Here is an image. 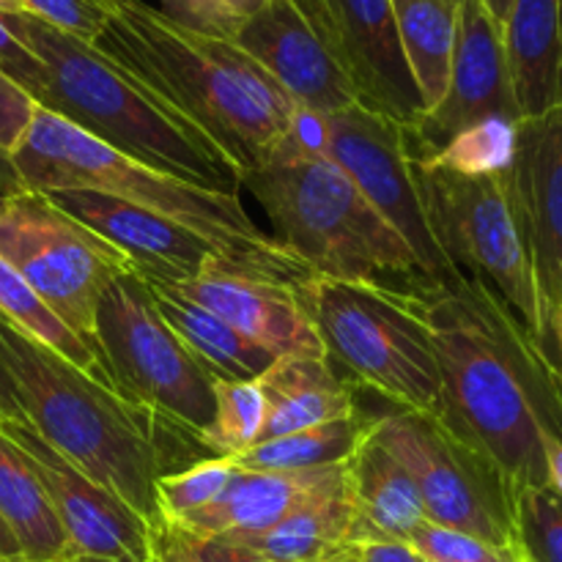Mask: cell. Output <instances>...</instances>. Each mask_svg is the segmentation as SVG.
Segmentation results:
<instances>
[{
    "label": "cell",
    "mask_w": 562,
    "mask_h": 562,
    "mask_svg": "<svg viewBox=\"0 0 562 562\" xmlns=\"http://www.w3.org/2000/svg\"><path fill=\"white\" fill-rule=\"evenodd\" d=\"M481 3H483V9L494 16V22L503 27L505 20H508V11H510V3H514V0H481Z\"/></svg>",
    "instance_id": "7dc6e473"
},
{
    "label": "cell",
    "mask_w": 562,
    "mask_h": 562,
    "mask_svg": "<svg viewBox=\"0 0 562 562\" xmlns=\"http://www.w3.org/2000/svg\"><path fill=\"white\" fill-rule=\"evenodd\" d=\"M173 285L198 305L217 313L223 322L239 329L245 338L267 349L269 355L327 357L322 335L313 318L307 316L294 285L236 272L223 261H214L198 278Z\"/></svg>",
    "instance_id": "d6986e66"
},
{
    "label": "cell",
    "mask_w": 562,
    "mask_h": 562,
    "mask_svg": "<svg viewBox=\"0 0 562 562\" xmlns=\"http://www.w3.org/2000/svg\"><path fill=\"white\" fill-rule=\"evenodd\" d=\"M159 11L176 25L203 36L231 38L239 33L241 20L223 3V0H157Z\"/></svg>",
    "instance_id": "d590c367"
},
{
    "label": "cell",
    "mask_w": 562,
    "mask_h": 562,
    "mask_svg": "<svg viewBox=\"0 0 562 562\" xmlns=\"http://www.w3.org/2000/svg\"><path fill=\"white\" fill-rule=\"evenodd\" d=\"M140 278L146 283L148 294H151L154 307L170 327V333L181 340V346L190 351L192 360L212 376V382L214 379L252 382L278 360L267 349L245 338L239 329L223 322L217 313L206 311L195 300L181 294L173 283L148 278V274H140Z\"/></svg>",
    "instance_id": "603a6c76"
},
{
    "label": "cell",
    "mask_w": 562,
    "mask_h": 562,
    "mask_svg": "<svg viewBox=\"0 0 562 562\" xmlns=\"http://www.w3.org/2000/svg\"><path fill=\"white\" fill-rule=\"evenodd\" d=\"M547 488L562 497V445H549L547 450Z\"/></svg>",
    "instance_id": "7bdbcfd3"
},
{
    "label": "cell",
    "mask_w": 562,
    "mask_h": 562,
    "mask_svg": "<svg viewBox=\"0 0 562 562\" xmlns=\"http://www.w3.org/2000/svg\"><path fill=\"white\" fill-rule=\"evenodd\" d=\"M346 472L360 519V541L406 543L428 521L409 470L371 431L346 461Z\"/></svg>",
    "instance_id": "cb8c5ba5"
},
{
    "label": "cell",
    "mask_w": 562,
    "mask_h": 562,
    "mask_svg": "<svg viewBox=\"0 0 562 562\" xmlns=\"http://www.w3.org/2000/svg\"><path fill=\"white\" fill-rule=\"evenodd\" d=\"M272 225V239L322 278L412 294L437 285L404 236L324 154L289 137L241 176Z\"/></svg>",
    "instance_id": "8992f818"
},
{
    "label": "cell",
    "mask_w": 562,
    "mask_h": 562,
    "mask_svg": "<svg viewBox=\"0 0 562 562\" xmlns=\"http://www.w3.org/2000/svg\"><path fill=\"white\" fill-rule=\"evenodd\" d=\"M516 135H519V121L499 119V115L483 119L459 132L442 151L423 159H434L461 176L508 173L516 157Z\"/></svg>",
    "instance_id": "4dcf8cb0"
},
{
    "label": "cell",
    "mask_w": 562,
    "mask_h": 562,
    "mask_svg": "<svg viewBox=\"0 0 562 562\" xmlns=\"http://www.w3.org/2000/svg\"><path fill=\"white\" fill-rule=\"evenodd\" d=\"M104 3H108V5H110V0H104Z\"/></svg>",
    "instance_id": "db71d44e"
},
{
    "label": "cell",
    "mask_w": 562,
    "mask_h": 562,
    "mask_svg": "<svg viewBox=\"0 0 562 562\" xmlns=\"http://www.w3.org/2000/svg\"><path fill=\"white\" fill-rule=\"evenodd\" d=\"M395 31L423 108L431 110L448 91L459 3L453 0H393Z\"/></svg>",
    "instance_id": "4316f807"
},
{
    "label": "cell",
    "mask_w": 562,
    "mask_h": 562,
    "mask_svg": "<svg viewBox=\"0 0 562 562\" xmlns=\"http://www.w3.org/2000/svg\"><path fill=\"white\" fill-rule=\"evenodd\" d=\"M0 560H22L20 549H16V541L11 538L9 527L3 525V519H0Z\"/></svg>",
    "instance_id": "bcb514c9"
},
{
    "label": "cell",
    "mask_w": 562,
    "mask_h": 562,
    "mask_svg": "<svg viewBox=\"0 0 562 562\" xmlns=\"http://www.w3.org/2000/svg\"><path fill=\"white\" fill-rule=\"evenodd\" d=\"M256 382L267 398L261 442L357 415V387L327 357H278Z\"/></svg>",
    "instance_id": "44dd1931"
},
{
    "label": "cell",
    "mask_w": 562,
    "mask_h": 562,
    "mask_svg": "<svg viewBox=\"0 0 562 562\" xmlns=\"http://www.w3.org/2000/svg\"><path fill=\"white\" fill-rule=\"evenodd\" d=\"M0 562H25V560H0ZM60 562H71V560H60Z\"/></svg>",
    "instance_id": "816d5d0a"
},
{
    "label": "cell",
    "mask_w": 562,
    "mask_h": 562,
    "mask_svg": "<svg viewBox=\"0 0 562 562\" xmlns=\"http://www.w3.org/2000/svg\"><path fill=\"white\" fill-rule=\"evenodd\" d=\"M0 187H3L9 195H14V192H22L20 179H16V173H14V165H11L9 154H3V151H0Z\"/></svg>",
    "instance_id": "ee69618b"
},
{
    "label": "cell",
    "mask_w": 562,
    "mask_h": 562,
    "mask_svg": "<svg viewBox=\"0 0 562 562\" xmlns=\"http://www.w3.org/2000/svg\"><path fill=\"white\" fill-rule=\"evenodd\" d=\"M42 195L124 252L130 267L148 278L184 283L214 261H223V256L190 228L121 198L93 190H55Z\"/></svg>",
    "instance_id": "e0dca14e"
},
{
    "label": "cell",
    "mask_w": 562,
    "mask_h": 562,
    "mask_svg": "<svg viewBox=\"0 0 562 562\" xmlns=\"http://www.w3.org/2000/svg\"><path fill=\"white\" fill-rule=\"evenodd\" d=\"M552 344H554V357H558V362L562 366V302L552 316Z\"/></svg>",
    "instance_id": "c3c4849f"
},
{
    "label": "cell",
    "mask_w": 562,
    "mask_h": 562,
    "mask_svg": "<svg viewBox=\"0 0 562 562\" xmlns=\"http://www.w3.org/2000/svg\"><path fill=\"white\" fill-rule=\"evenodd\" d=\"M0 362L14 382L27 426L143 519H157L154 486L173 472L170 442L195 431L130 404L3 316Z\"/></svg>",
    "instance_id": "3957f363"
},
{
    "label": "cell",
    "mask_w": 562,
    "mask_h": 562,
    "mask_svg": "<svg viewBox=\"0 0 562 562\" xmlns=\"http://www.w3.org/2000/svg\"><path fill=\"white\" fill-rule=\"evenodd\" d=\"M0 519L25 562L69 560L66 532L25 453L0 431Z\"/></svg>",
    "instance_id": "484cf974"
},
{
    "label": "cell",
    "mask_w": 562,
    "mask_h": 562,
    "mask_svg": "<svg viewBox=\"0 0 562 562\" xmlns=\"http://www.w3.org/2000/svg\"><path fill=\"white\" fill-rule=\"evenodd\" d=\"M234 42L283 88L294 108L335 115L362 104L324 33L294 0H269L241 22Z\"/></svg>",
    "instance_id": "2e32d148"
},
{
    "label": "cell",
    "mask_w": 562,
    "mask_h": 562,
    "mask_svg": "<svg viewBox=\"0 0 562 562\" xmlns=\"http://www.w3.org/2000/svg\"><path fill=\"white\" fill-rule=\"evenodd\" d=\"M521 121L505 55L503 27L481 0H461L448 91L437 108L406 126V151L423 159L442 151L459 132L483 119Z\"/></svg>",
    "instance_id": "5bb4252c"
},
{
    "label": "cell",
    "mask_w": 562,
    "mask_h": 562,
    "mask_svg": "<svg viewBox=\"0 0 562 562\" xmlns=\"http://www.w3.org/2000/svg\"><path fill=\"white\" fill-rule=\"evenodd\" d=\"M371 423L373 415L357 409V415L351 417L252 445L250 450L236 456L234 464L239 470H316V467L344 464L368 437Z\"/></svg>",
    "instance_id": "83f0119b"
},
{
    "label": "cell",
    "mask_w": 562,
    "mask_h": 562,
    "mask_svg": "<svg viewBox=\"0 0 562 562\" xmlns=\"http://www.w3.org/2000/svg\"><path fill=\"white\" fill-rule=\"evenodd\" d=\"M223 3L228 5V9L234 11L241 22H245V20H250L252 14H258V11H261L269 0H223Z\"/></svg>",
    "instance_id": "f6af8a7d"
},
{
    "label": "cell",
    "mask_w": 562,
    "mask_h": 562,
    "mask_svg": "<svg viewBox=\"0 0 562 562\" xmlns=\"http://www.w3.org/2000/svg\"><path fill=\"white\" fill-rule=\"evenodd\" d=\"M409 168L428 231L456 278L497 296L554 357L547 307L510 190V170L461 176L434 159L412 157Z\"/></svg>",
    "instance_id": "52a82bcc"
},
{
    "label": "cell",
    "mask_w": 562,
    "mask_h": 562,
    "mask_svg": "<svg viewBox=\"0 0 562 562\" xmlns=\"http://www.w3.org/2000/svg\"><path fill=\"white\" fill-rule=\"evenodd\" d=\"M25 453L66 532L71 562H148L151 525L115 494L77 470L27 423H0Z\"/></svg>",
    "instance_id": "4fadbf2b"
},
{
    "label": "cell",
    "mask_w": 562,
    "mask_h": 562,
    "mask_svg": "<svg viewBox=\"0 0 562 562\" xmlns=\"http://www.w3.org/2000/svg\"><path fill=\"white\" fill-rule=\"evenodd\" d=\"M25 5L22 0H0V14H22Z\"/></svg>",
    "instance_id": "681fc988"
},
{
    "label": "cell",
    "mask_w": 562,
    "mask_h": 562,
    "mask_svg": "<svg viewBox=\"0 0 562 562\" xmlns=\"http://www.w3.org/2000/svg\"><path fill=\"white\" fill-rule=\"evenodd\" d=\"M329 562H357V560H351L349 554H344V558H338V560H329Z\"/></svg>",
    "instance_id": "f907efd6"
},
{
    "label": "cell",
    "mask_w": 562,
    "mask_h": 562,
    "mask_svg": "<svg viewBox=\"0 0 562 562\" xmlns=\"http://www.w3.org/2000/svg\"><path fill=\"white\" fill-rule=\"evenodd\" d=\"M404 130L406 126L398 121L368 110L366 104H355L344 113L327 115L324 157L333 159L373 203V209L404 236L423 272L437 283H450L456 274L428 231L412 181Z\"/></svg>",
    "instance_id": "7c38bea8"
},
{
    "label": "cell",
    "mask_w": 562,
    "mask_h": 562,
    "mask_svg": "<svg viewBox=\"0 0 562 562\" xmlns=\"http://www.w3.org/2000/svg\"><path fill=\"white\" fill-rule=\"evenodd\" d=\"M514 514L521 562H562V497L547 486L516 488Z\"/></svg>",
    "instance_id": "1f68e13d"
},
{
    "label": "cell",
    "mask_w": 562,
    "mask_h": 562,
    "mask_svg": "<svg viewBox=\"0 0 562 562\" xmlns=\"http://www.w3.org/2000/svg\"><path fill=\"white\" fill-rule=\"evenodd\" d=\"M371 437L409 470L431 525L516 549L514 486L439 417L387 412L373 417Z\"/></svg>",
    "instance_id": "30bf717a"
},
{
    "label": "cell",
    "mask_w": 562,
    "mask_h": 562,
    "mask_svg": "<svg viewBox=\"0 0 562 562\" xmlns=\"http://www.w3.org/2000/svg\"><path fill=\"white\" fill-rule=\"evenodd\" d=\"M151 525V560L154 562H201L195 538L181 530L173 521L157 516Z\"/></svg>",
    "instance_id": "f35d334b"
},
{
    "label": "cell",
    "mask_w": 562,
    "mask_h": 562,
    "mask_svg": "<svg viewBox=\"0 0 562 562\" xmlns=\"http://www.w3.org/2000/svg\"><path fill=\"white\" fill-rule=\"evenodd\" d=\"M324 33L368 110L412 126L426 108L401 53L393 0H294Z\"/></svg>",
    "instance_id": "9a60e30c"
},
{
    "label": "cell",
    "mask_w": 562,
    "mask_h": 562,
    "mask_svg": "<svg viewBox=\"0 0 562 562\" xmlns=\"http://www.w3.org/2000/svg\"><path fill=\"white\" fill-rule=\"evenodd\" d=\"M333 366L355 387L373 390L404 412L442 417V373L428 324L409 294L316 278L296 289Z\"/></svg>",
    "instance_id": "ba28073f"
},
{
    "label": "cell",
    "mask_w": 562,
    "mask_h": 562,
    "mask_svg": "<svg viewBox=\"0 0 562 562\" xmlns=\"http://www.w3.org/2000/svg\"><path fill=\"white\" fill-rule=\"evenodd\" d=\"M220 538L241 543L272 562H329L344 558L360 541V519L346 481V486L300 505L267 530Z\"/></svg>",
    "instance_id": "d4e9b609"
},
{
    "label": "cell",
    "mask_w": 562,
    "mask_h": 562,
    "mask_svg": "<svg viewBox=\"0 0 562 562\" xmlns=\"http://www.w3.org/2000/svg\"><path fill=\"white\" fill-rule=\"evenodd\" d=\"M349 472L344 464L316 470H239L236 467L228 488L206 508L173 521L192 538L241 536L261 532L300 505L346 486Z\"/></svg>",
    "instance_id": "ffe728a7"
},
{
    "label": "cell",
    "mask_w": 562,
    "mask_h": 562,
    "mask_svg": "<svg viewBox=\"0 0 562 562\" xmlns=\"http://www.w3.org/2000/svg\"><path fill=\"white\" fill-rule=\"evenodd\" d=\"M0 316L9 324H14L16 329H22L25 335L36 338L38 344H44L47 349H53L55 355L69 360L71 366L80 368L82 373L97 379L99 384L110 387L108 371H104L99 351L93 349V346H88L75 329L66 327L64 318L55 316L47 307V302H44L42 296L22 280V274L16 272L9 261H3V258H0Z\"/></svg>",
    "instance_id": "f1b7e54d"
},
{
    "label": "cell",
    "mask_w": 562,
    "mask_h": 562,
    "mask_svg": "<svg viewBox=\"0 0 562 562\" xmlns=\"http://www.w3.org/2000/svg\"><path fill=\"white\" fill-rule=\"evenodd\" d=\"M0 423H27L20 395H16V387L3 362H0Z\"/></svg>",
    "instance_id": "b9f144b4"
},
{
    "label": "cell",
    "mask_w": 562,
    "mask_h": 562,
    "mask_svg": "<svg viewBox=\"0 0 562 562\" xmlns=\"http://www.w3.org/2000/svg\"><path fill=\"white\" fill-rule=\"evenodd\" d=\"M148 562H154V560H148Z\"/></svg>",
    "instance_id": "11a10c76"
},
{
    "label": "cell",
    "mask_w": 562,
    "mask_h": 562,
    "mask_svg": "<svg viewBox=\"0 0 562 562\" xmlns=\"http://www.w3.org/2000/svg\"><path fill=\"white\" fill-rule=\"evenodd\" d=\"M234 472V459H214L212 456V459H201L184 470L157 477L154 492H157L159 516L168 521H179L206 508L228 488Z\"/></svg>",
    "instance_id": "d6a6232c"
},
{
    "label": "cell",
    "mask_w": 562,
    "mask_h": 562,
    "mask_svg": "<svg viewBox=\"0 0 562 562\" xmlns=\"http://www.w3.org/2000/svg\"><path fill=\"white\" fill-rule=\"evenodd\" d=\"M267 423V398L258 382L214 379V417L195 434L198 445L214 459H236L261 442Z\"/></svg>",
    "instance_id": "f546056e"
},
{
    "label": "cell",
    "mask_w": 562,
    "mask_h": 562,
    "mask_svg": "<svg viewBox=\"0 0 562 562\" xmlns=\"http://www.w3.org/2000/svg\"><path fill=\"white\" fill-rule=\"evenodd\" d=\"M93 344L110 387L130 404L201 431L214 417V382L154 307L135 269H124L99 296Z\"/></svg>",
    "instance_id": "9c48e42d"
},
{
    "label": "cell",
    "mask_w": 562,
    "mask_h": 562,
    "mask_svg": "<svg viewBox=\"0 0 562 562\" xmlns=\"http://www.w3.org/2000/svg\"><path fill=\"white\" fill-rule=\"evenodd\" d=\"M442 373V417L516 488L547 486V450L562 445V366L481 285L412 291Z\"/></svg>",
    "instance_id": "6da1fadb"
},
{
    "label": "cell",
    "mask_w": 562,
    "mask_h": 562,
    "mask_svg": "<svg viewBox=\"0 0 562 562\" xmlns=\"http://www.w3.org/2000/svg\"><path fill=\"white\" fill-rule=\"evenodd\" d=\"M27 14L93 44L108 22L110 5L104 0H22Z\"/></svg>",
    "instance_id": "e575fe53"
},
{
    "label": "cell",
    "mask_w": 562,
    "mask_h": 562,
    "mask_svg": "<svg viewBox=\"0 0 562 562\" xmlns=\"http://www.w3.org/2000/svg\"><path fill=\"white\" fill-rule=\"evenodd\" d=\"M93 47L195 124L241 176L289 135L294 102L231 38L187 31L143 0H110Z\"/></svg>",
    "instance_id": "7a4b0ae2"
},
{
    "label": "cell",
    "mask_w": 562,
    "mask_h": 562,
    "mask_svg": "<svg viewBox=\"0 0 562 562\" xmlns=\"http://www.w3.org/2000/svg\"><path fill=\"white\" fill-rule=\"evenodd\" d=\"M346 554L357 562H426L415 549L395 541H360Z\"/></svg>",
    "instance_id": "ab89813d"
},
{
    "label": "cell",
    "mask_w": 562,
    "mask_h": 562,
    "mask_svg": "<svg viewBox=\"0 0 562 562\" xmlns=\"http://www.w3.org/2000/svg\"><path fill=\"white\" fill-rule=\"evenodd\" d=\"M510 190L552 329L562 302V104L519 121Z\"/></svg>",
    "instance_id": "ac0fdd59"
},
{
    "label": "cell",
    "mask_w": 562,
    "mask_h": 562,
    "mask_svg": "<svg viewBox=\"0 0 562 562\" xmlns=\"http://www.w3.org/2000/svg\"><path fill=\"white\" fill-rule=\"evenodd\" d=\"M9 31L44 64L38 108L104 146L206 190L239 195L241 170L173 108L93 44L27 14H3Z\"/></svg>",
    "instance_id": "5b68a950"
},
{
    "label": "cell",
    "mask_w": 562,
    "mask_h": 562,
    "mask_svg": "<svg viewBox=\"0 0 562 562\" xmlns=\"http://www.w3.org/2000/svg\"><path fill=\"white\" fill-rule=\"evenodd\" d=\"M0 75L9 77L16 88L27 93L36 102L44 88V64L9 31L0 14Z\"/></svg>",
    "instance_id": "8d00e7d4"
},
{
    "label": "cell",
    "mask_w": 562,
    "mask_h": 562,
    "mask_svg": "<svg viewBox=\"0 0 562 562\" xmlns=\"http://www.w3.org/2000/svg\"><path fill=\"white\" fill-rule=\"evenodd\" d=\"M0 258L22 274L66 327L97 349L93 316L99 296L115 274L130 269L124 252L60 212L47 195L22 190L0 203Z\"/></svg>",
    "instance_id": "8fae6325"
},
{
    "label": "cell",
    "mask_w": 562,
    "mask_h": 562,
    "mask_svg": "<svg viewBox=\"0 0 562 562\" xmlns=\"http://www.w3.org/2000/svg\"><path fill=\"white\" fill-rule=\"evenodd\" d=\"M36 102L5 75H0V151L9 154L25 132Z\"/></svg>",
    "instance_id": "74e56055"
},
{
    "label": "cell",
    "mask_w": 562,
    "mask_h": 562,
    "mask_svg": "<svg viewBox=\"0 0 562 562\" xmlns=\"http://www.w3.org/2000/svg\"><path fill=\"white\" fill-rule=\"evenodd\" d=\"M521 119L562 104V0H514L503 25Z\"/></svg>",
    "instance_id": "7402d4cb"
},
{
    "label": "cell",
    "mask_w": 562,
    "mask_h": 562,
    "mask_svg": "<svg viewBox=\"0 0 562 562\" xmlns=\"http://www.w3.org/2000/svg\"><path fill=\"white\" fill-rule=\"evenodd\" d=\"M195 549L201 562H272L228 538H195Z\"/></svg>",
    "instance_id": "60d3db41"
},
{
    "label": "cell",
    "mask_w": 562,
    "mask_h": 562,
    "mask_svg": "<svg viewBox=\"0 0 562 562\" xmlns=\"http://www.w3.org/2000/svg\"><path fill=\"white\" fill-rule=\"evenodd\" d=\"M453 3H461V0H453Z\"/></svg>",
    "instance_id": "f5cc1de1"
},
{
    "label": "cell",
    "mask_w": 562,
    "mask_h": 562,
    "mask_svg": "<svg viewBox=\"0 0 562 562\" xmlns=\"http://www.w3.org/2000/svg\"><path fill=\"white\" fill-rule=\"evenodd\" d=\"M426 562H521L519 549H503L481 541L467 532L448 530L426 521L415 536L406 541Z\"/></svg>",
    "instance_id": "836d02e7"
},
{
    "label": "cell",
    "mask_w": 562,
    "mask_h": 562,
    "mask_svg": "<svg viewBox=\"0 0 562 562\" xmlns=\"http://www.w3.org/2000/svg\"><path fill=\"white\" fill-rule=\"evenodd\" d=\"M9 159L22 190L104 192L190 228L236 272L278 280L294 289L316 278L305 261L252 223L239 195L206 190L148 168L38 104Z\"/></svg>",
    "instance_id": "277c9868"
}]
</instances>
